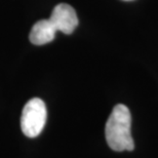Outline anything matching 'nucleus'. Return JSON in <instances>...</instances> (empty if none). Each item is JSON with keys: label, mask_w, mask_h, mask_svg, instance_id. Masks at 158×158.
<instances>
[{"label": "nucleus", "mask_w": 158, "mask_h": 158, "mask_svg": "<svg viewBox=\"0 0 158 158\" xmlns=\"http://www.w3.org/2000/svg\"><path fill=\"white\" fill-rule=\"evenodd\" d=\"M125 1H129V0H125Z\"/></svg>", "instance_id": "39448f33"}, {"label": "nucleus", "mask_w": 158, "mask_h": 158, "mask_svg": "<svg viewBox=\"0 0 158 158\" xmlns=\"http://www.w3.org/2000/svg\"><path fill=\"white\" fill-rule=\"evenodd\" d=\"M55 29L65 34H71L78 26V18L75 9L67 3H61L53 8L48 19Z\"/></svg>", "instance_id": "7ed1b4c3"}, {"label": "nucleus", "mask_w": 158, "mask_h": 158, "mask_svg": "<svg viewBox=\"0 0 158 158\" xmlns=\"http://www.w3.org/2000/svg\"><path fill=\"white\" fill-rule=\"evenodd\" d=\"M131 116L128 108L122 104L116 105L107 120L105 128L107 143L112 150L117 152L134 150L135 144L131 134Z\"/></svg>", "instance_id": "f257e3e1"}, {"label": "nucleus", "mask_w": 158, "mask_h": 158, "mask_svg": "<svg viewBox=\"0 0 158 158\" xmlns=\"http://www.w3.org/2000/svg\"><path fill=\"white\" fill-rule=\"evenodd\" d=\"M56 30L49 20H40L34 25L30 32V41L35 45H43L55 39Z\"/></svg>", "instance_id": "20e7f679"}, {"label": "nucleus", "mask_w": 158, "mask_h": 158, "mask_svg": "<svg viewBox=\"0 0 158 158\" xmlns=\"http://www.w3.org/2000/svg\"><path fill=\"white\" fill-rule=\"evenodd\" d=\"M46 106L42 100L33 98L25 105L21 117L22 131L28 138L40 135L46 122Z\"/></svg>", "instance_id": "f03ea898"}]
</instances>
